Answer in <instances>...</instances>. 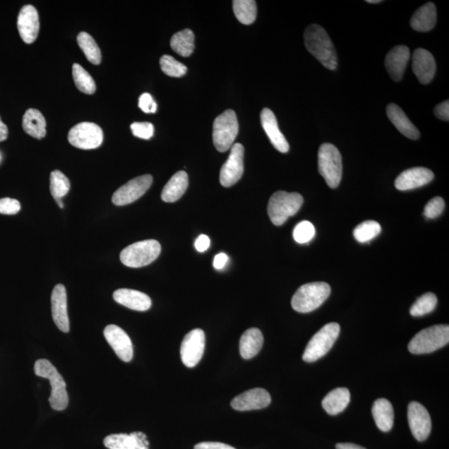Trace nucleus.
I'll list each match as a JSON object with an SVG mask.
<instances>
[{
	"instance_id": "f257e3e1",
	"label": "nucleus",
	"mask_w": 449,
	"mask_h": 449,
	"mask_svg": "<svg viewBox=\"0 0 449 449\" xmlns=\"http://www.w3.org/2000/svg\"><path fill=\"white\" fill-rule=\"evenodd\" d=\"M304 45L324 67L335 70L338 58L333 43L326 30L318 25L308 26L304 34Z\"/></svg>"
},
{
	"instance_id": "f03ea898",
	"label": "nucleus",
	"mask_w": 449,
	"mask_h": 449,
	"mask_svg": "<svg viewBox=\"0 0 449 449\" xmlns=\"http://www.w3.org/2000/svg\"><path fill=\"white\" fill-rule=\"evenodd\" d=\"M34 373L38 377L49 380L51 385L49 403L53 409L62 411L68 407L69 394L64 378L48 359H38L35 362Z\"/></svg>"
},
{
	"instance_id": "7ed1b4c3",
	"label": "nucleus",
	"mask_w": 449,
	"mask_h": 449,
	"mask_svg": "<svg viewBox=\"0 0 449 449\" xmlns=\"http://www.w3.org/2000/svg\"><path fill=\"white\" fill-rule=\"evenodd\" d=\"M331 288L326 282L304 284L293 295L291 306L300 313H310L329 298Z\"/></svg>"
},
{
	"instance_id": "20e7f679",
	"label": "nucleus",
	"mask_w": 449,
	"mask_h": 449,
	"mask_svg": "<svg viewBox=\"0 0 449 449\" xmlns=\"http://www.w3.org/2000/svg\"><path fill=\"white\" fill-rule=\"evenodd\" d=\"M304 199L298 193L276 191L272 195L268 203V215L273 224L281 226L289 217L295 216L302 208Z\"/></svg>"
},
{
	"instance_id": "39448f33",
	"label": "nucleus",
	"mask_w": 449,
	"mask_h": 449,
	"mask_svg": "<svg viewBox=\"0 0 449 449\" xmlns=\"http://www.w3.org/2000/svg\"><path fill=\"white\" fill-rule=\"evenodd\" d=\"M449 342V326L436 325L426 328L417 333L409 342L408 349L413 354L435 352Z\"/></svg>"
},
{
	"instance_id": "423d86ee",
	"label": "nucleus",
	"mask_w": 449,
	"mask_h": 449,
	"mask_svg": "<svg viewBox=\"0 0 449 449\" xmlns=\"http://www.w3.org/2000/svg\"><path fill=\"white\" fill-rule=\"evenodd\" d=\"M319 173L330 189H337L342 178V158L338 148L331 143H323L318 152Z\"/></svg>"
},
{
	"instance_id": "0eeeda50",
	"label": "nucleus",
	"mask_w": 449,
	"mask_h": 449,
	"mask_svg": "<svg viewBox=\"0 0 449 449\" xmlns=\"http://www.w3.org/2000/svg\"><path fill=\"white\" fill-rule=\"evenodd\" d=\"M161 249V245L156 240L136 242L123 250L120 254V260L128 267H146L158 258Z\"/></svg>"
},
{
	"instance_id": "6e6552de",
	"label": "nucleus",
	"mask_w": 449,
	"mask_h": 449,
	"mask_svg": "<svg viewBox=\"0 0 449 449\" xmlns=\"http://www.w3.org/2000/svg\"><path fill=\"white\" fill-rule=\"evenodd\" d=\"M341 326L337 323L324 326L311 338L303 354V361L312 363L325 356L339 337Z\"/></svg>"
},
{
	"instance_id": "1a4fd4ad",
	"label": "nucleus",
	"mask_w": 449,
	"mask_h": 449,
	"mask_svg": "<svg viewBox=\"0 0 449 449\" xmlns=\"http://www.w3.org/2000/svg\"><path fill=\"white\" fill-rule=\"evenodd\" d=\"M239 132L236 112L228 109L218 116L213 123V143L217 150L224 152L233 146Z\"/></svg>"
},
{
	"instance_id": "9d476101",
	"label": "nucleus",
	"mask_w": 449,
	"mask_h": 449,
	"mask_svg": "<svg viewBox=\"0 0 449 449\" xmlns=\"http://www.w3.org/2000/svg\"><path fill=\"white\" fill-rule=\"evenodd\" d=\"M68 138L71 145L80 149H95L103 143L104 132L99 125L80 123L69 131Z\"/></svg>"
},
{
	"instance_id": "9b49d317",
	"label": "nucleus",
	"mask_w": 449,
	"mask_h": 449,
	"mask_svg": "<svg viewBox=\"0 0 449 449\" xmlns=\"http://www.w3.org/2000/svg\"><path fill=\"white\" fill-rule=\"evenodd\" d=\"M152 181L151 175H143L131 180L117 190L112 201L116 206H125L138 200L150 189Z\"/></svg>"
},
{
	"instance_id": "f8f14e48",
	"label": "nucleus",
	"mask_w": 449,
	"mask_h": 449,
	"mask_svg": "<svg viewBox=\"0 0 449 449\" xmlns=\"http://www.w3.org/2000/svg\"><path fill=\"white\" fill-rule=\"evenodd\" d=\"M228 161L222 166L220 173L221 184L225 187L235 185L244 173L245 148L241 143L233 144Z\"/></svg>"
},
{
	"instance_id": "ddd939ff",
	"label": "nucleus",
	"mask_w": 449,
	"mask_h": 449,
	"mask_svg": "<svg viewBox=\"0 0 449 449\" xmlns=\"http://www.w3.org/2000/svg\"><path fill=\"white\" fill-rule=\"evenodd\" d=\"M206 337L204 331L195 329L183 339L181 345V358L183 364L189 368L196 366L204 354Z\"/></svg>"
},
{
	"instance_id": "4468645a",
	"label": "nucleus",
	"mask_w": 449,
	"mask_h": 449,
	"mask_svg": "<svg viewBox=\"0 0 449 449\" xmlns=\"http://www.w3.org/2000/svg\"><path fill=\"white\" fill-rule=\"evenodd\" d=\"M408 421L413 437L420 442L426 440L430 435L432 422L424 406L411 402L408 407Z\"/></svg>"
},
{
	"instance_id": "2eb2a0df",
	"label": "nucleus",
	"mask_w": 449,
	"mask_h": 449,
	"mask_svg": "<svg viewBox=\"0 0 449 449\" xmlns=\"http://www.w3.org/2000/svg\"><path fill=\"white\" fill-rule=\"evenodd\" d=\"M105 339L120 359L130 362L134 357V347L130 337L122 328L109 325L104 331Z\"/></svg>"
},
{
	"instance_id": "dca6fc26",
	"label": "nucleus",
	"mask_w": 449,
	"mask_h": 449,
	"mask_svg": "<svg viewBox=\"0 0 449 449\" xmlns=\"http://www.w3.org/2000/svg\"><path fill=\"white\" fill-rule=\"evenodd\" d=\"M271 397L267 390L256 388L247 390L238 396L232 401V407L237 411H249L268 407Z\"/></svg>"
},
{
	"instance_id": "f3484780",
	"label": "nucleus",
	"mask_w": 449,
	"mask_h": 449,
	"mask_svg": "<svg viewBox=\"0 0 449 449\" xmlns=\"http://www.w3.org/2000/svg\"><path fill=\"white\" fill-rule=\"evenodd\" d=\"M18 29L23 42L32 44L40 32V19L33 5L23 6L18 17Z\"/></svg>"
},
{
	"instance_id": "a211bd4d",
	"label": "nucleus",
	"mask_w": 449,
	"mask_h": 449,
	"mask_svg": "<svg viewBox=\"0 0 449 449\" xmlns=\"http://www.w3.org/2000/svg\"><path fill=\"white\" fill-rule=\"evenodd\" d=\"M52 315L54 323L62 332L68 333L70 329L68 315L67 291L64 284H57L51 296Z\"/></svg>"
},
{
	"instance_id": "6ab92c4d",
	"label": "nucleus",
	"mask_w": 449,
	"mask_h": 449,
	"mask_svg": "<svg viewBox=\"0 0 449 449\" xmlns=\"http://www.w3.org/2000/svg\"><path fill=\"white\" fill-rule=\"evenodd\" d=\"M435 178L433 171L425 167H413L398 175L394 185L398 190L409 191L428 184Z\"/></svg>"
},
{
	"instance_id": "aec40b11",
	"label": "nucleus",
	"mask_w": 449,
	"mask_h": 449,
	"mask_svg": "<svg viewBox=\"0 0 449 449\" xmlns=\"http://www.w3.org/2000/svg\"><path fill=\"white\" fill-rule=\"evenodd\" d=\"M104 444L108 449H149L150 446L147 436L143 432L115 433L106 437Z\"/></svg>"
},
{
	"instance_id": "412c9836",
	"label": "nucleus",
	"mask_w": 449,
	"mask_h": 449,
	"mask_svg": "<svg viewBox=\"0 0 449 449\" xmlns=\"http://www.w3.org/2000/svg\"><path fill=\"white\" fill-rule=\"evenodd\" d=\"M413 71L422 84L430 83L436 72L433 54L426 49H417L413 56Z\"/></svg>"
},
{
	"instance_id": "4be33fe9",
	"label": "nucleus",
	"mask_w": 449,
	"mask_h": 449,
	"mask_svg": "<svg viewBox=\"0 0 449 449\" xmlns=\"http://www.w3.org/2000/svg\"><path fill=\"white\" fill-rule=\"evenodd\" d=\"M261 125L265 134H267L269 141L276 150L282 154H287L290 150V146L282 132H280L278 122L271 109L264 108L260 113Z\"/></svg>"
},
{
	"instance_id": "5701e85b",
	"label": "nucleus",
	"mask_w": 449,
	"mask_h": 449,
	"mask_svg": "<svg viewBox=\"0 0 449 449\" xmlns=\"http://www.w3.org/2000/svg\"><path fill=\"white\" fill-rule=\"evenodd\" d=\"M409 58V49L404 45L394 47L389 51L385 58V68L393 81L403 79Z\"/></svg>"
},
{
	"instance_id": "b1692460",
	"label": "nucleus",
	"mask_w": 449,
	"mask_h": 449,
	"mask_svg": "<svg viewBox=\"0 0 449 449\" xmlns=\"http://www.w3.org/2000/svg\"><path fill=\"white\" fill-rule=\"evenodd\" d=\"M117 303L136 311H146L151 306V300L145 293L131 289H119L113 293Z\"/></svg>"
},
{
	"instance_id": "393cba45",
	"label": "nucleus",
	"mask_w": 449,
	"mask_h": 449,
	"mask_svg": "<svg viewBox=\"0 0 449 449\" xmlns=\"http://www.w3.org/2000/svg\"><path fill=\"white\" fill-rule=\"evenodd\" d=\"M388 118L402 134L409 139L420 138V132L405 114L404 112L396 104H389L386 108Z\"/></svg>"
},
{
	"instance_id": "a878e982",
	"label": "nucleus",
	"mask_w": 449,
	"mask_h": 449,
	"mask_svg": "<svg viewBox=\"0 0 449 449\" xmlns=\"http://www.w3.org/2000/svg\"><path fill=\"white\" fill-rule=\"evenodd\" d=\"M437 22V10L435 3L429 2L420 8L413 14L410 25L417 32H428L435 28Z\"/></svg>"
},
{
	"instance_id": "bb28decb",
	"label": "nucleus",
	"mask_w": 449,
	"mask_h": 449,
	"mask_svg": "<svg viewBox=\"0 0 449 449\" xmlns=\"http://www.w3.org/2000/svg\"><path fill=\"white\" fill-rule=\"evenodd\" d=\"M189 175L184 171H180L174 174L164 186L162 200L165 202H175L185 194L189 187Z\"/></svg>"
},
{
	"instance_id": "cd10ccee",
	"label": "nucleus",
	"mask_w": 449,
	"mask_h": 449,
	"mask_svg": "<svg viewBox=\"0 0 449 449\" xmlns=\"http://www.w3.org/2000/svg\"><path fill=\"white\" fill-rule=\"evenodd\" d=\"M264 337L257 328H252L245 331L240 341V353L245 359H252L258 354L263 348Z\"/></svg>"
},
{
	"instance_id": "c85d7f7f",
	"label": "nucleus",
	"mask_w": 449,
	"mask_h": 449,
	"mask_svg": "<svg viewBox=\"0 0 449 449\" xmlns=\"http://www.w3.org/2000/svg\"><path fill=\"white\" fill-rule=\"evenodd\" d=\"M350 402V390L347 388H337L324 398L322 407L329 415H337L347 408Z\"/></svg>"
},
{
	"instance_id": "c756f323",
	"label": "nucleus",
	"mask_w": 449,
	"mask_h": 449,
	"mask_svg": "<svg viewBox=\"0 0 449 449\" xmlns=\"http://www.w3.org/2000/svg\"><path fill=\"white\" fill-rule=\"evenodd\" d=\"M372 415L377 427L383 432L391 430L393 426V408L391 403L386 399H378L374 401Z\"/></svg>"
},
{
	"instance_id": "7c9ffc66",
	"label": "nucleus",
	"mask_w": 449,
	"mask_h": 449,
	"mask_svg": "<svg viewBox=\"0 0 449 449\" xmlns=\"http://www.w3.org/2000/svg\"><path fill=\"white\" fill-rule=\"evenodd\" d=\"M23 128L27 134L34 138L42 139L46 136V121L37 109L30 108L23 118Z\"/></svg>"
},
{
	"instance_id": "2f4dec72",
	"label": "nucleus",
	"mask_w": 449,
	"mask_h": 449,
	"mask_svg": "<svg viewBox=\"0 0 449 449\" xmlns=\"http://www.w3.org/2000/svg\"><path fill=\"white\" fill-rule=\"evenodd\" d=\"M171 49L178 56L189 57L193 54L195 49V35L193 31L189 29H183L175 34L171 37L170 43Z\"/></svg>"
},
{
	"instance_id": "473e14b6",
	"label": "nucleus",
	"mask_w": 449,
	"mask_h": 449,
	"mask_svg": "<svg viewBox=\"0 0 449 449\" xmlns=\"http://www.w3.org/2000/svg\"><path fill=\"white\" fill-rule=\"evenodd\" d=\"M233 11L236 19L245 25L255 22L257 15V6L254 0H234Z\"/></svg>"
},
{
	"instance_id": "72a5a7b5",
	"label": "nucleus",
	"mask_w": 449,
	"mask_h": 449,
	"mask_svg": "<svg viewBox=\"0 0 449 449\" xmlns=\"http://www.w3.org/2000/svg\"><path fill=\"white\" fill-rule=\"evenodd\" d=\"M77 44L85 54L86 58L93 64L99 65L101 61V53L99 45L91 35L82 32L77 36Z\"/></svg>"
},
{
	"instance_id": "f704fd0d",
	"label": "nucleus",
	"mask_w": 449,
	"mask_h": 449,
	"mask_svg": "<svg viewBox=\"0 0 449 449\" xmlns=\"http://www.w3.org/2000/svg\"><path fill=\"white\" fill-rule=\"evenodd\" d=\"M73 77L74 83L80 91L86 95H93L96 91L95 80L86 70L79 64L73 66Z\"/></svg>"
},
{
	"instance_id": "c9c22d12",
	"label": "nucleus",
	"mask_w": 449,
	"mask_h": 449,
	"mask_svg": "<svg viewBox=\"0 0 449 449\" xmlns=\"http://www.w3.org/2000/svg\"><path fill=\"white\" fill-rule=\"evenodd\" d=\"M69 180L60 171H52L50 175V191L56 201L62 200L70 190Z\"/></svg>"
},
{
	"instance_id": "e433bc0d",
	"label": "nucleus",
	"mask_w": 449,
	"mask_h": 449,
	"mask_svg": "<svg viewBox=\"0 0 449 449\" xmlns=\"http://www.w3.org/2000/svg\"><path fill=\"white\" fill-rule=\"evenodd\" d=\"M381 232V226L376 221H366L358 225L354 230V236L361 243L374 239Z\"/></svg>"
},
{
	"instance_id": "4c0bfd02",
	"label": "nucleus",
	"mask_w": 449,
	"mask_h": 449,
	"mask_svg": "<svg viewBox=\"0 0 449 449\" xmlns=\"http://www.w3.org/2000/svg\"><path fill=\"white\" fill-rule=\"evenodd\" d=\"M437 304H438L437 296L433 293H426L413 304L411 309H410V315L415 316V317H420V316L431 313L435 311Z\"/></svg>"
},
{
	"instance_id": "58836bf2",
	"label": "nucleus",
	"mask_w": 449,
	"mask_h": 449,
	"mask_svg": "<svg viewBox=\"0 0 449 449\" xmlns=\"http://www.w3.org/2000/svg\"><path fill=\"white\" fill-rule=\"evenodd\" d=\"M160 66L164 73L173 77L184 76L187 71V68L184 64L170 56H163L160 60Z\"/></svg>"
},
{
	"instance_id": "ea45409f",
	"label": "nucleus",
	"mask_w": 449,
	"mask_h": 449,
	"mask_svg": "<svg viewBox=\"0 0 449 449\" xmlns=\"http://www.w3.org/2000/svg\"><path fill=\"white\" fill-rule=\"evenodd\" d=\"M315 229L313 224L308 221H303L295 226L293 230V237L298 243L306 244L313 239Z\"/></svg>"
},
{
	"instance_id": "a19ab883",
	"label": "nucleus",
	"mask_w": 449,
	"mask_h": 449,
	"mask_svg": "<svg viewBox=\"0 0 449 449\" xmlns=\"http://www.w3.org/2000/svg\"><path fill=\"white\" fill-rule=\"evenodd\" d=\"M445 208V202L442 197H436L433 198L432 200L427 203L424 208V216L429 219H435V218L440 216L444 212Z\"/></svg>"
},
{
	"instance_id": "79ce46f5",
	"label": "nucleus",
	"mask_w": 449,
	"mask_h": 449,
	"mask_svg": "<svg viewBox=\"0 0 449 449\" xmlns=\"http://www.w3.org/2000/svg\"><path fill=\"white\" fill-rule=\"evenodd\" d=\"M132 134L136 138L150 139L154 134V127L150 123H134L131 125Z\"/></svg>"
},
{
	"instance_id": "37998d69",
	"label": "nucleus",
	"mask_w": 449,
	"mask_h": 449,
	"mask_svg": "<svg viewBox=\"0 0 449 449\" xmlns=\"http://www.w3.org/2000/svg\"><path fill=\"white\" fill-rule=\"evenodd\" d=\"M21 203L12 198L0 199V214L15 215L21 210Z\"/></svg>"
},
{
	"instance_id": "c03bdc74",
	"label": "nucleus",
	"mask_w": 449,
	"mask_h": 449,
	"mask_svg": "<svg viewBox=\"0 0 449 449\" xmlns=\"http://www.w3.org/2000/svg\"><path fill=\"white\" fill-rule=\"evenodd\" d=\"M138 107L146 113L157 112L158 105L149 93H143L139 97Z\"/></svg>"
},
{
	"instance_id": "a18cd8bd",
	"label": "nucleus",
	"mask_w": 449,
	"mask_h": 449,
	"mask_svg": "<svg viewBox=\"0 0 449 449\" xmlns=\"http://www.w3.org/2000/svg\"><path fill=\"white\" fill-rule=\"evenodd\" d=\"M435 114L440 120H449V101H443L442 104L437 105L435 108Z\"/></svg>"
},
{
	"instance_id": "49530a36",
	"label": "nucleus",
	"mask_w": 449,
	"mask_h": 449,
	"mask_svg": "<svg viewBox=\"0 0 449 449\" xmlns=\"http://www.w3.org/2000/svg\"><path fill=\"white\" fill-rule=\"evenodd\" d=\"M194 449H236L228 444L218 442L200 443L194 447Z\"/></svg>"
},
{
	"instance_id": "de8ad7c7",
	"label": "nucleus",
	"mask_w": 449,
	"mask_h": 449,
	"mask_svg": "<svg viewBox=\"0 0 449 449\" xmlns=\"http://www.w3.org/2000/svg\"><path fill=\"white\" fill-rule=\"evenodd\" d=\"M210 241L209 237L206 235H201L195 242V247L199 252H204L210 247Z\"/></svg>"
},
{
	"instance_id": "09e8293b",
	"label": "nucleus",
	"mask_w": 449,
	"mask_h": 449,
	"mask_svg": "<svg viewBox=\"0 0 449 449\" xmlns=\"http://www.w3.org/2000/svg\"><path fill=\"white\" fill-rule=\"evenodd\" d=\"M228 257L226 255L225 253L218 254L215 256L213 261L214 267L217 269H221L226 267V263H228Z\"/></svg>"
},
{
	"instance_id": "8fccbe9b",
	"label": "nucleus",
	"mask_w": 449,
	"mask_h": 449,
	"mask_svg": "<svg viewBox=\"0 0 449 449\" xmlns=\"http://www.w3.org/2000/svg\"><path fill=\"white\" fill-rule=\"evenodd\" d=\"M8 134H9V131H8V128L5 123H3L0 119V142L5 141L8 138Z\"/></svg>"
},
{
	"instance_id": "3c124183",
	"label": "nucleus",
	"mask_w": 449,
	"mask_h": 449,
	"mask_svg": "<svg viewBox=\"0 0 449 449\" xmlns=\"http://www.w3.org/2000/svg\"><path fill=\"white\" fill-rule=\"evenodd\" d=\"M337 449H366V448L359 446V445L357 444L345 443V444H338L337 445Z\"/></svg>"
},
{
	"instance_id": "603ef678",
	"label": "nucleus",
	"mask_w": 449,
	"mask_h": 449,
	"mask_svg": "<svg viewBox=\"0 0 449 449\" xmlns=\"http://www.w3.org/2000/svg\"><path fill=\"white\" fill-rule=\"evenodd\" d=\"M367 3H381V0H367Z\"/></svg>"
},
{
	"instance_id": "864d4df0",
	"label": "nucleus",
	"mask_w": 449,
	"mask_h": 449,
	"mask_svg": "<svg viewBox=\"0 0 449 449\" xmlns=\"http://www.w3.org/2000/svg\"><path fill=\"white\" fill-rule=\"evenodd\" d=\"M56 202L58 203V205L60 206V208H64V203H62V200H58V201H56Z\"/></svg>"
}]
</instances>
